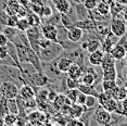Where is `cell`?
Instances as JSON below:
<instances>
[{
    "label": "cell",
    "mask_w": 127,
    "mask_h": 126,
    "mask_svg": "<svg viewBox=\"0 0 127 126\" xmlns=\"http://www.w3.org/2000/svg\"><path fill=\"white\" fill-rule=\"evenodd\" d=\"M97 103H98V100H97V97L96 96H92V94H87L84 107H85L86 109H94L97 105Z\"/></svg>",
    "instance_id": "cell-31"
},
{
    "label": "cell",
    "mask_w": 127,
    "mask_h": 126,
    "mask_svg": "<svg viewBox=\"0 0 127 126\" xmlns=\"http://www.w3.org/2000/svg\"><path fill=\"white\" fill-rule=\"evenodd\" d=\"M127 97V90H126V87L125 85L123 86H118L117 88V93H116V99L117 101H122Z\"/></svg>",
    "instance_id": "cell-36"
},
{
    "label": "cell",
    "mask_w": 127,
    "mask_h": 126,
    "mask_svg": "<svg viewBox=\"0 0 127 126\" xmlns=\"http://www.w3.org/2000/svg\"><path fill=\"white\" fill-rule=\"evenodd\" d=\"M74 25L77 27H79V28H82L84 32H94V30L96 28L97 23L88 18V19L82 20V21H76L74 23Z\"/></svg>",
    "instance_id": "cell-13"
},
{
    "label": "cell",
    "mask_w": 127,
    "mask_h": 126,
    "mask_svg": "<svg viewBox=\"0 0 127 126\" xmlns=\"http://www.w3.org/2000/svg\"><path fill=\"white\" fill-rule=\"evenodd\" d=\"M104 53L105 52L103 51L102 48H99V49L92 51V52H89L87 54V61L89 63V65H92V66H100Z\"/></svg>",
    "instance_id": "cell-7"
},
{
    "label": "cell",
    "mask_w": 127,
    "mask_h": 126,
    "mask_svg": "<svg viewBox=\"0 0 127 126\" xmlns=\"http://www.w3.org/2000/svg\"><path fill=\"white\" fill-rule=\"evenodd\" d=\"M78 88H74V89H67L65 93V96L72 103H75L76 102V99H77V96H78Z\"/></svg>",
    "instance_id": "cell-32"
},
{
    "label": "cell",
    "mask_w": 127,
    "mask_h": 126,
    "mask_svg": "<svg viewBox=\"0 0 127 126\" xmlns=\"http://www.w3.org/2000/svg\"><path fill=\"white\" fill-rule=\"evenodd\" d=\"M121 107H122V110H123V113L125 114L127 113V97L124 100L121 101Z\"/></svg>",
    "instance_id": "cell-45"
},
{
    "label": "cell",
    "mask_w": 127,
    "mask_h": 126,
    "mask_svg": "<svg viewBox=\"0 0 127 126\" xmlns=\"http://www.w3.org/2000/svg\"><path fill=\"white\" fill-rule=\"evenodd\" d=\"M120 3H122L123 5H125V7H127V0H117Z\"/></svg>",
    "instance_id": "cell-48"
},
{
    "label": "cell",
    "mask_w": 127,
    "mask_h": 126,
    "mask_svg": "<svg viewBox=\"0 0 127 126\" xmlns=\"http://www.w3.org/2000/svg\"><path fill=\"white\" fill-rule=\"evenodd\" d=\"M37 108V102L35 98H32L28 100H25V109H31V110H34V109Z\"/></svg>",
    "instance_id": "cell-41"
},
{
    "label": "cell",
    "mask_w": 127,
    "mask_h": 126,
    "mask_svg": "<svg viewBox=\"0 0 127 126\" xmlns=\"http://www.w3.org/2000/svg\"><path fill=\"white\" fill-rule=\"evenodd\" d=\"M124 9H125V5L120 3L117 0H113L112 3L110 4V16L111 18H121Z\"/></svg>",
    "instance_id": "cell-16"
},
{
    "label": "cell",
    "mask_w": 127,
    "mask_h": 126,
    "mask_svg": "<svg viewBox=\"0 0 127 126\" xmlns=\"http://www.w3.org/2000/svg\"><path fill=\"white\" fill-rule=\"evenodd\" d=\"M52 2L54 9L60 13H67L72 7V2L70 0H50Z\"/></svg>",
    "instance_id": "cell-12"
},
{
    "label": "cell",
    "mask_w": 127,
    "mask_h": 126,
    "mask_svg": "<svg viewBox=\"0 0 127 126\" xmlns=\"http://www.w3.org/2000/svg\"><path fill=\"white\" fill-rule=\"evenodd\" d=\"M83 73H84V66L77 64V63H73V64L71 65V67L68 68L66 75H67L68 77H72V78L79 81L80 77H82V75H83Z\"/></svg>",
    "instance_id": "cell-15"
},
{
    "label": "cell",
    "mask_w": 127,
    "mask_h": 126,
    "mask_svg": "<svg viewBox=\"0 0 127 126\" xmlns=\"http://www.w3.org/2000/svg\"><path fill=\"white\" fill-rule=\"evenodd\" d=\"M86 97H87V94H85L84 93H82V91H79L75 103H78L80 105H84V104H85V101H86Z\"/></svg>",
    "instance_id": "cell-42"
},
{
    "label": "cell",
    "mask_w": 127,
    "mask_h": 126,
    "mask_svg": "<svg viewBox=\"0 0 127 126\" xmlns=\"http://www.w3.org/2000/svg\"><path fill=\"white\" fill-rule=\"evenodd\" d=\"M72 5H73V8H74L77 21H82V20L89 18V11H88L87 8L84 5L83 2H79V1L72 2Z\"/></svg>",
    "instance_id": "cell-8"
},
{
    "label": "cell",
    "mask_w": 127,
    "mask_h": 126,
    "mask_svg": "<svg viewBox=\"0 0 127 126\" xmlns=\"http://www.w3.org/2000/svg\"><path fill=\"white\" fill-rule=\"evenodd\" d=\"M124 60H125V77H126V82H127V53Z\"/></svg>",
    "instance_id": "cell-47"
},
{
    "label": "cell",
    "mask_w": 127,
    "mask_h": 126,
    "mask_svg": "<svg viewBox=\"0 0 127 126\" xmlns=\"http://www.w3.org/2000/svg\"><path fill=\"white\" fill-rule=\"evenodd\" d=\"M18 20H19V16L16 15V14H13V15H9V18H8V22H7V25H8V26L16 27V23H18Z\"/></svg>",
    "instance_id": "cell-40"
},
{
    "label": "cell",
    "mask_w": 127,
    "mask_h": 126,
    "mask_svg": "<svg viewBox=\"0 0 127 126\" xmlns=\"http://www.w3.org/2000/svg\"><path fill=\"white\" fill-rule=\"evenodd\" d=\"M52 13H53L52 7H51L50 4H44L41 15H40V18H41V24H42V21H44L45 19H48L49 16H51V15H52Z\"/></svg>",
    "instance_id": "cell-33"
},
{
    "label": "cell",
    "mask_w": 127,
    "mask_h": 126,
    "mask_svg": "<svg viewBox=\"0 0 127 126\" xmlns=\"http://www.w3.org/2000/svg\"><path fill=\"white\" fill-rule=\"evenodd\" d=\"M117 107H118V101L116 99H113V98H110L108 101H106L105 103L102 105V108H104L105 110L109 111L110 113L116 112V111H117Z\"/></svg>",
    "instance_id": "cell-24"
},
{
    "label": "cell",
    "mask_w": 127,
    "mask_h": 126,
    "mask_svg": "<svg viewBox=\"0 0 127 126\" xmlns=\"http://www.w3.org/2000/svg\"><path fill=\"white\" fill-rule=\"evenodd\" d=\"M40 31L45 38L49 39L51 41L58 42V28L52 24H48V23H44L40 26Z\"/></svg>",
    "instance_id": "cell-6"
},
{
    "label": "cell",
    "mask_w": 127,
    "mask_h": 126,
    "mask_svg": "<svg viewBox=\"0 0 127 126\" xmlns=\"http://www.w3.org/2000/svg\"><path fill=\"white\" fill-rule=\"evenodd\" d=\"M25 34H26L31 48L38 54L40 51L38 41H39V38L42 36L41 31H40V26H30L26 30V32H25Z\"/></svg>",
    "instance_id": "cell-2"
},
{
    "label": "cell",
    "mask_w": 127,
    "mask_h": 126,
    "mask_svg": "<svg viewBox=\"0 0 127 126\" xmlns=\"http://www.w3.org/2000/svg\"><path fill=\"white\" fill-rule=\"evenodd\" d=\"M116 81H101V87H102V91L112 89V88L116 87Z\"/></svg>",
    "instance_id": "cell-37"
},
{
    "label": "cell",
    "mask_w": 127,
    "mask_h": 126,
    "mask_svg": "<svg viewBox=\"0 0 127 126\" xmlns=\"http://www.w3.org/2000/svg\"><path fill=\"white\" fill-rule=\"evenodd\" d=\"M117 70L116 66L102 70V81H116Z\"/></svg>",
    "instance_id": "cell-19"
},
{
    "label": "cell",
    "mask_w": 127,
    "mask_h": 126,
    "mask_svg": "<svg viewBox=\"0 0 127 126\" xmlns=\"http://www.w3.org/2000/svg\"><path fill=\"white\" fill-rule=\"evenodd\" d=\"M8 18H9V14L5 12V10H0V30L7 25Z\"/></svg>",
    "instance_id": "cell-38"
},
{
    "label": "cell",
    "mask_w": 127,
    "mask_h": 126,
    "mask_svg": "<svg viewBox=\"0 0 127 126\" xmlns=\"http://www.w3.org/2000/svg\"><path fill=\"white\" fill-rule=\"evenodd\" d=\"M109 27H110V32H111L114 36L121 38V37H123L126 33L127 23L124 21L122 18H111Z\"/></svg>",
    "instance_id": "cell-3"
},
{
    "label": "cell",
    "mask_w": 127,
    "mask_h": 126,
    "mask_svg": "<svg viewBox=\"0 0 127 126\" xmlns=\"http://www.w3.org/2000/svg\"><path fill=\"white\" fill-rule=\"evenodd\" d=\"M30 23H28L26 16H24V18H19L18 20V23H16V28H18V31L20 32H26V30L28 27H30Z\"/></svg>",
    "instance_id": "cell-29"
},
{
    "label": "cell",
    "mask_w": 127,
    "mask_h": 126,
    "mask_svg": "<svg viewBox=\"0 0 127 126\" xmlns=\"http://www.w3.org/2000/svg\"><path fill=\"white\" fill-rule=\"evenodd\" d=\"M7 105H8V111L13 114H19V108H18V102L15 98L12 99H7Z\"/></svg>",
    "instance_id": "cell-28"
},
{
    "label": "cell",
    "mask_w": 127,
    "mask_h": 126,
    "mask_svg": "<svg viewBox=\"0 0 127 126\" xmlns=\"http://www.w3.org/2000/svg\"><path fill=\"white\" fill-rule=\"evenodd\" d=\"M84 34H85V32H84L82 28L74 25V26H72L71 28L67 30V39H70V40L73 42H79L82 40Z\"/></svg>",
    "instance_id": "cell-9"
},
{
    "label": "cell",
    "mask_w": 127,
    "mask_h": 126,
    "mask_svg": "<svg viewBox=\"0 0 127 126\" xmlns=\"http://www.w3.org/2000/svg\"><path fill=\"white\" fill-rule=\"evenodd\" d=\"M8 56H9V53H8L7 46H0V61L4 60Z\"/></svg>",
    "instance_id": "cell-43"
},
{
    "label": "cell",
    "mask_w": 127,
    "mask_h": 126,
    "mask_svg": "<svg viewBox=\"0 0 127 126\" xmlns=\"http://www.w3.org/2000/svg\"><path fill=\"white\" fill-rule=\"evenodd\" d=\"M1 32L8 37V39H9V40H11V39H12L13 37L19 33V31H18V28H16V27L8 26V25H5L4 27H2L1 28Z\"/></svg>",
    "instance_id": "cell-26"
},
{
    "label": "cell",
    "mask_w": 127,
    "mask_h": 126,
    "mask_svg": "<svg viewBox=\"0 0 127 126\" xmlns=\"http://www.w3.org/2000/svg\"><path fill=\"white\" fill-rule=\"evenodd\" d=\"M19 97H21L23 100H28L35 98V89L28 84H23L19 88Z\"/></svg>",
    "instance_id": "cell-11"
},
{
    "label": "cell",
    "mask_w": 127,
    "mask_h": 126,
    "mask_svg": "<svg viewBox=\"0 0 127 126\" xmlns=\"http://www.w3.org/2000/svg\"><path fill=\"white\" fill-rule=\"evenodd\" d=\"M88 11H89V19H91L92 21H95L96 23H108L106 20L111 19V18H108V16L102 15L97 9H92Z\"/></svg>",
    "instance_id": "cell-18"
},
{
    "label": "cell",
    "mask_w": 127,
    "mask_h": 126,
    "mask_svg": "<svg viewBox=\"0 0 127 126\" xmlns=\"http://www.w3.org/2000/svg\"><path fill=\"white\" fill-rule=\"evenodd\" d=\"M61 24L67 30L71 28L72 26H74V22L72 21L71 18L66 13H61Z\"/></svg>",
    "instance_id": "cell-34"
},
{
    "label": "cell",
    "mask_w": 127,
    "mask_h": 126,
    "mask_svg": "<svg viewBox=\"0 0 127 126\" xmlns=\"http://www.w3.org/2000/svg\"><path fill=\"white\" fill-rule=\"evenodd\" d=\"M125 87H126V90H127V82H126V84H125Z\"/></svg>",
    "instance_id": "cell-52"
},
{
    "label": "cell",
    "mask_w": 127,
    "mask_h": 126,
    "mask_svg": "<svg viewBox=\"0 0 127 126\" xmlns=\"http://www.w3.org/2000/svg\"><path fill=\"white\" fill-rule=\"evenodd\" d=\"M110 53H111V56L113 57L116 61H118V60H124L126 57V53H127V48H125L123 45L116 42L114 47L110 50Z\"/></svg>",
    "instance_id": "cell-10"
},
{
    "label": "cell",
    "mask_w": 127,
    "mask_h": 126,
    "mask_svg": "<svg viewBox=\"0 0 127 126\" xmlns=\"http://www.w3.org/2000/svg\"><path fill=\"white\" fill-rule=\"evenodd\" d=\"M111 116H112V114L110 113L109 111H106L104 108H102L99 105V108L95 109L91 119L94 120L98 125L106 126V125L110 124V122H111Z\"/></svg>",
    "instance_id": "cell-5"
},
{
    "label": "cell",
    "mask_w": 127,
    "mask_h": 126,
    "mask_svg": "<svg viewBox=\"0 0 127 126\" xmlns=\"http://www.w3.org/2000/svg\"><path fill=\"white\" fill-rule=\"evenodd\" d=\"M7 48H8V53H9V56L13 59V61L16 63V66L20 68V67H21V64H20V61H19L18 50H16L15 45H14L12 41L9 40V41H8V44H7Z\"/></svg>",
    "instance_id": "cell-20"
},
{
    "label": "cell",
    "mask_w": 127,
    "mask_h": 126,
    "mask_svg": "<svg viewBox=\"0 0 127 126\" xmlns=\"http://www.w3.org/2000/svg\"><path fill=\"white\" fill-rule=\"evenodd\" d=\"M8 41H9V39H8V37L4 35L3 33H2L1 31H0V46H7Z\"/></svg>",
    "instance_id": "cell-44"
},
{
    "label": "cell",
    "mask_w": 127,
    "mask_h": 126,
    "mask_svg": "<svg viewBox=\"0 0 127 126\" xmlns=\"http://www.w3.org/2000/svg\"><path fill=\"white\" fill-rule=\"evenodd\" d=\"M85 107L84 105H80L78 103H72L71 105V111H70V116L71 119H79L80 116L83 115L84 111H85Z\"/></svg>",
    "instance_id": "cell-21"
},
{
    "label": "cell",
    "mask_w": 127,
    "mask_h": 126,
    "mask_svg": "<svg viewBox=\"0 0 127 126\" xmlns=\"http://www.w3.org/2000/svg\"><path fill=\"white\" fill-rule=\"evenodd\" d=\"M77 1H79V2H84L85 0H77Z\"/></svg>",
    "instance_id": "cell-51"
},
{
    "label": "cell",
    "mask_w": 127,
    "mask_h": 126,
    "mask_svg": "<svg viewBox=\"0 0 127 126\" xmlns=\"http://www.w3.org/2000/svg\"><path fill=\"white\" fill-rule=\"evenodd\" d=\"M19 86L12 82H1L0 83V94L5 99L16 98L19 96Z\"/></svg>",
    "instance_id": "cell-4"
},
{
    "label": "cell",
    "mask_w": 127,
    "mask_h": 126,
    "mask_svg": "<svg viewBox=\"0 0 127 126\" xmlns=\"http://www.w3.org/2000/svg\"><path fill=\"white\" fill-rule=\"evenodd\" d=\"M114 66H116V60L111 56L110 52H105L104 56H103L102 61H101V64H100L101 70H106V68L114 67Z\"/></svg>",
    "instance_id": "cell-17"
},
{
    "label": "cell",
    "mask_w": 127,
    "mask_h": 126,
    "mask_svg": "<svg viewBox=\"0 0 127 126\" xmlns=\"http://www.w3.org/2000/svg\"><path fill=\"white\" fill-rule=\"evenodd\" d=\"M26 19L31 26H40L41 25V18L37 13H34L31 11L26 15Z\"/></svg>",
    "instance_id": "cell-23"
},
{
    "label": "cell",
    "mask_w": 127,
    "mask_h": 126,
    "mask_svg": "<svg viewBox=\"0 0 127 126\" xmlns=\"http://www.w3.org/2000/svg\"><path fill=\"white\" fill-rule=\"evenodd\" d=\"M96 9L99 11L102 15L111 18V16H110V4L104 3V2H102V1H99L97 4V7H96Z\"/></svg>",
    "instance_id": "cell-27"
},
{
    "label": "cell",
    "mask_w": 127,
    "mask_h": 126,
    "mask_svg": "<svg viewBox=\"0 0 127 126\" xmlns=\"http://www.w3.org/2000/svg\"><path fill=\"white\" fill-rule=\"evenodd\" d=\"M46 22L44 23H48V24H52L54 26H59L61 24V13L60 12H53L52 15L49 16L48 19H45Z\"/></svg>",
    "instance_id": "cell-25"
},
{
    "label": "cell",
    "mask_w": 127,
    "mask_h": 126,
    "mask_svg": "<svg viewBox=\"0 0 127 126\" xmlns=\"http://www.w3.org/2000/svg\"><path fill=\"white\" fill-rule=\"evenodd\" d=\"M16 119H18V114H13V113L8 112V113L3 116L4 125H7V126L15 125V123H16Z\"/></svg>",
    "instance_id": "cell-30"
},
{
    "label": "cell",
    "mask_w": 127,
    "mask_h": 126,
    "mask_svg": "<svg viewBox=\"0 0 127 126\" xmlns=\"http://www.w3.org/2000/svg\"><path fill=\"white\" fill-rule=\"evenodd\" d=\"M0 31H1V30H0Z\"/></svg>",
    "instance_id": "cell-54"
},
{
    "label": "cell",
    "mask_w": 127,
    "mask_h": 126,
    "mask_svg": "<svg viewBox=\"0 0 127 126\" xmlns=\"http://www.w3.org/2000/svg\"><path fill=\"white\" fill-rule=\"evenodd\" d=\"M78 90L84 93L85 94H92V96H96V97H98V94H100V91H98V89L95 86H88L84 84H79Z\"/></svg>",
    "instance_id": "cell-22"
},
{
    "label": "cell",
    "mask_w": 127,
    "mask_h": 126,
    "mask_svg": "<svg viewBox=\"0 0 127 126\" xmlns=\"http://www.w3.org/2000/svg\"><path fill=\"white\" fill-rule=\"evenodd\" d=\"M65 84H66L67 89H74V88H78L80 83H79V81H77V79H74V78H72V77H68L66 75Z\"/></svg>",
    "instance_id": "cell-35"
},
{
    "label": "cell",
    "mask_w": 127,
    "mask_h": 126,
    "mask_svg": "<svg viewBox=\"0 0 127 126\" xmlns=\"http://www.w3.org/2000/svg\"><path fill=\"white\" fill-rule=\"evenodd\" d=\"M70 1H72V0H70Z\"/></svg>",
    "instance_id": "cell-53"
},
{
    "label": "cell",
    "mask_w": 127,
    "mask_h": 126,
    "mask_svg": "<svg viewBox=\"0 0 127 126\" xmlns=\"http://www.w3.org/2000/svg\"><path fill=\"white\" fill-rule=\"evenodd\" d=\"M73 63L74 62L71 58H68V57H66V56H61L58 59V68H59V71L61 73L66 74L68 68L71 67V65L73 64Z\"/></svg>",
    "instance_id": "cell-14"
},
{
    "label": "cell",
    "mask_w": 127,
    "mask_h": 126,
    "mask_svg": "<svg viewBox=\"0 0 127 126\" xmlns=\"http://www.w3.org/2000/svg\"><path fill=\"white\" fill-rule=\"evenodd\" d=\"M100 1L104 2V3H108V4H111V3H112V1H113V0H100Z\"/></svg>",
    "instance_id": "cell-50"
},
{
    "label": "cell",
    "mask_w": 127,
    "mask_h": 126,
    "mask_svg": "<svg viewBox=\"0 0 127 126\" xmlns=\"http://www.w3.org/2000/svg\"><path fill=\"white\" fill-rule=\"evenodd\" d=\"M4 125V122H3V116L0 115V126H3Z\"/></svg>",
    "instance_id": "cell-49"
},
{
    "label": "cell",
    "mask_w": 127,
    "mask_h": 126,
    "mask_svg": "<svg viewBox=\"0 0 127 126\" xmlns=\"http://www.w3.org/2000/svg\"><path fill=\"white\" fill-rule=\"evenodd\" d=\"M99 1L100 0H85L83 3L88 10H92V9H96V7H97V4Z\"/></svg>",
    "instance_id": "cell-39"
},
{
    "label": "cell",
    "mask_w": 127,
    "mask_h": 126,
    "mask_svg": "<svg viewBox=\"0 0 127 126\" xmlns=\"http://www.w3.org/2000/svg\"><path fill=\"white\" fill-rule=\"evenodd\" d=\"M121 18L127 23V7H125V9H124V11L122 12V16H121Z\"/></svg>",
    "instance_id": "cell-46"
},
{
    "label": "cell",
    "mask_w": 127,
    "mask_h": 126,
    "mask_svg": "<svg viewBox=\"0 0 127 126\" xmlns=\"http://www.w3.org/2000/svg\"><path fill=\"white\" fill-rule=\"evenodd\" d=\"M63 51H64L63 50V47L59 42L52 41L48 47L40 49L38 57L41 62H50V61H52V60L61 57Z\"/></svg>",
    "instance_id": "cell-1"
}]
</instances>
